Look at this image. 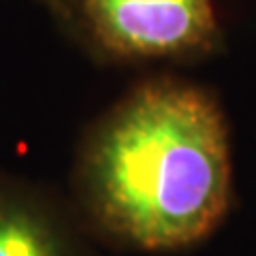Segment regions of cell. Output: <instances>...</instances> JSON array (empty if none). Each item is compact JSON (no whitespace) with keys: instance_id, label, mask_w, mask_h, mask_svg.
Instances as JSON below:
<instances>
[{"instance_id":"cell-1","label":"cell","mask_w":256,"mask_h":256,"mask_svg":"<svg viewBox=\"0 0 256 256\" xmlns=\"http://www.w3.org/2000/svg\"><path fill=\"white\" fill-rule=\"evenodd\" d=\"M233 203L226 118L205 88L160 75L130 88L88 128L73 207L88 233L141 252L207 239Z\"/></svg>"},{"instance_id":"cell-2","label":"cell","mask_w":256,"mask_h":256,"mask_svg":"<svg viewBox=\"0 0 256 256\" xmlns=\"http://www.w3.org/2000/svg\"><path fill=\"white\" fill-rule=\"evenodd\" d=\"M73 38L102 62L201 60L222 47L214 0H73Z\"/></svg>"},{"instance_id":"cell-3","label":"cell","mask_w":256,"mask_h":256,"mask_svg":"<svg viewBox=\"0 0 256 256\" xmlns=\"http://www.w3.org/2000/svg\"><path fill=\"white\" fill-rule=\"evenodd\" d=\"M0 256H92V250L73 205L0 173Z\"/></svg>"},{"instance_id":"cell-4","label":"cell","mask_w":256,"mask_h":256,"mask_svg":"<svg viewBox=\"0 0 256 256\" xmlns=\"http://www.w3.org/2000/svg\"><path fill=\"white\" fill-rule=\"evenodd\" d=\"M38 4H43L47 11L52 13V18L60 24V26L73 34V24H75V4L73 0H36Z\"/></svg>"}]
</instances>
